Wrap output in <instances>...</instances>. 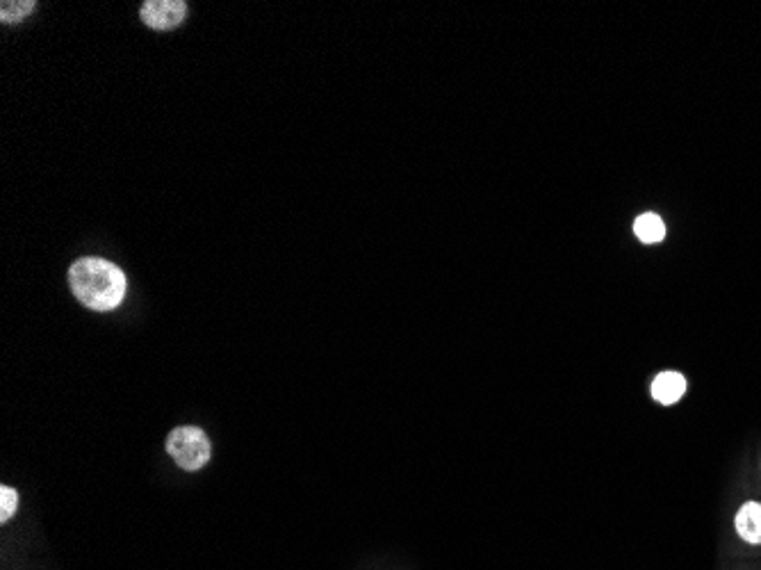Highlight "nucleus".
<instances>
[{"label":"nucleus","mask_w":761,"mask_h":570,"mask_svg":"<svg viewBox=\"0 0 761 570\" xmlns=\"http://www.w3.org/2000/svg\"><path fill=\"white\" fill-rule=\"evenodd\" d=\"M69 285L80 304L96 313L114 311L126 297V276L103 258H80L71 265Z\"/></svg>","instance_id":"nucleus-1"},{"label":"nucleus","mask_w":761,"mask_h":570,"mask_svg":"<svg viewBox=\"0 0 761 570\" xmlns=\"http://www.w3.org/2000/svg\"><path fill=\"white\" fill-rule=\"evenodd\" d=\"M167 452L180 468L196 472L210 461L212 447L199 427H176L167 438Z\"/></svg>","instance_id":"nucleus-2"},{"label":"nucleus","mask_w":761,"mask_h":570,"mask_svg":"<svg viewBox=\"0 0 761 570\" xmlns=\"http://www.w3.org/2000/svg\"><path fill=\"white\" fill-rule=\"evenodd\" d=\"M139 16L153 30H174L187 16V3L183 0H146L139 7Z\"/></svg>","instance_id":"nucleus-3"},{"label":"nucleus","mask_w":761,"mask_h":570,"mask_svg":"<svg viewBox=\"0 0 761 570\" xmlns=\"http://www.w3.org/2000/svg\"><path fill=\"white\" fill-rule=\"evenodd\" d=\"M650 393L659 404L670 406V404H675L684 397L686 379L679 372H661L659 377L652 381Z\"/></svg>","instance_id":"nucleus-4"},{"label":"nucleus","mask_w":761,"mask_h":570,"mask_svg":"<svg viewBox=\"0 0 761 570\" xmlns=\"http://www.w3.org/2000/svg\"><path fill=\"white\" fill-rule=\"evenodd\" d=\"M736 532L743 541L761 543V504L748 502L736 513Z\"/></svg>","instance_id":"nucleus-5"},{"label":"nucleus","mask_w":761,"mask_h":570,"mask_svg":"<svg viewBox=\"0 0 761 570\" xmlns=\"http://www.w3.org/2000/svg\"><path fill=\"white\" fill-rule=\"evenodd\" d=\"M634 233L645 244H657L666 238V224L657 213H643L634 222Z\"/></svg>","instance_id":"nucleus-6"},{"label":"nucleus","mask_w":761,"mask_h":570,"mask_svg":"<svg viewBox=\"0 0 761 570\" xmlns=\"http://www.w3.org/2000/svg\"><path fill=\"white\" fill-rule=\"evenodd\" d=\"M35 7V0H14V3L3 0L0 3V19H3V23H19L35 12Z\"/></svg>","instance_id":"nucleus-7"},{"label":"nucleus","mask_w":761,"mask_h":570,"mask_svg":"<svg viewBox=\"0 0 761 570\" xmlns=\"http://www.w3.org/2000/svg\"><path fill=\"white\" fill-rule=\"evenodd\" d=\"M19 507V493L10 486L0 488V523H7Z\"/></svg>","instance_id":"nucleus-8"}]
</instances>
